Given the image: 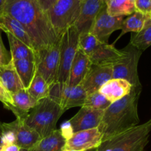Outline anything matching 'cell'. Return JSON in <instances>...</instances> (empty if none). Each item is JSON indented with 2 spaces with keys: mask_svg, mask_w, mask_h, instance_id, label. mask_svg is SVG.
<instances>
[{
  "mask_svg": "<svg viewBox=\"0 0 151 151\" xmlns=\"http://www.w3.org/2000/svg\"><path fill=\"white\" fill-rule=\"evenodd\" d=\"M4 13L17 20L27 32L35 51L54 45L60 36L37 0H6Z\"/></svg>",
  "mask_w": 151,
  "mask_h": 151,
  "instance_id": "cell-1",
  "label": "cell"
},
{
  "mask_svg": "<svg viewBox=\"0 0 151 151\" xmlns=\"http://www.w3.org/2000/svg\"><path fill=\"white\" fill-rule=\"evenodd\" d=\"M141 91L142 88L133 87L129 94L111 103L104 111L97 128L103 142L139 125L138 102Z\"/></svg>",
  "mask_w": 151,
  "mask_h": 151,
  "instance_id": "cell-2",
  "label": "cell"
},
{
  "mask_svg": "<svg viewBox=\"0 0 151 151\" xmlns=\"http://www.w3.org/2000/svg\"><path fill=\"white\" fill-rule=\"evenodd\" d=\"M64 111L60 105L47 97L38 100L28 113L24 123L44 138L56 130V124Z\"/></svg>",
  "mask_w": 151,
  "mask_h": 151,
  "instance_id": "cell-3",
  "label": "cell"
},
{
  "mask_svg": "<svg viewBox=\"0 0 151 151\" xmlns=\"http://www.w3.org/2000/svg\"><path fill=\"white\" fill-rule=\"evenodd\" d=\"M151 133V118L102 142L96 151H145Z\"/></svg>",
  "mask_w": 151,
  "mask_h": 151,
  "instance_id": "cell-4",
  "label": "cell"
},
{
  "mask_svg": "<svg viewBox=\"0 0 151 151\" xmlns=\"http://www.w3.org/2000/svg\"><path fill=\"white\" fill-rule=\"evenodd\" d=\"M79 48L88 56L91 64L97 66H112L122 55V50L114 44L100 42L91 32L80 34Z\"/></svg>",
  "mask_w": 151,
  "mask_h": 151,
  "instance_id": "cell-5",
  "label": "cell"
},
{
  "mask_svg": "<svg viewBox=\"0 0 151 151\" xmlns=\"http://www.w3.org/2000/svg\"><path fill=\"white\" fill-rule=\"evenodd\" d=\"M121 50L122 57L112 65V78L125 80L134 88H142L138 74V64L143 52L130 43Z\"/></svg>",
  "mask_w": 151,
  "mask_h": 151,
  "instance_id": "cell-6",
  "label": "cell"
},
{
  "mask_svg": "<svg viewBox=\"0 0 151 151\" xmlns=\"http://www.w3.org/2000/svg\"><path fill=\"white\" fill-rule=\"evenodd\" d=\"M79 36L75 25L68 27L61 34L57 83H65L67 81L72 61L79 48Z\"/></svg>",
  "mask_w": 151,
  "mask_h": 151,
  "instance_id": "cell-7",
  "label": "cell"
},
{
  "mask_svg": "<svg viewBox=\"0 0 151 151\" xmlns=\"http://www.w3.org/2000/svg\"><path fill=\"white\" fill-rule=\"evenodd\" d=\"M79 0H57L47 11L53 28L59 35L74 25L81 13Z\"/></svg>",
  "mask_w": 151,
  "mask_h": 151,
  "instance_id": "cell-8",
  "label": "cell"
},
{
  "mask_svg": "<svg viewBox=\"0 0 151 151\" xmlns=\"http://www.w3.org/2000/svg\"><path fill=\"white\" fill-rule=\"evenodd\" d=\"M103 113V110L83 106L73 117L61 125L60 132L66 140L76 132L98 128Z\"/></svg>",
  "mask_w": 151,
  "mask_h": 151,
  "instance_id": "cell-9",
  "label": "cell"
},
{
  "mask_svg": "<svg viewBox=\"0 0 151 151\" xmlns=\"http://www.w3.org/2000/svg\"><path fill=\"white\" fill-rule=\"evenodd\" d=\"M60 40L54 45L35 51L36 72L44 78L50 86L57 83L60 55Z\"/></svg>",
  "mask_w": 151,
  "mask_h": 151,
  "instance_id": "cell-10",
  "label": "cell"
},
{
  "mask_svg": "<svg viewBox=\"0 0 151 151\" xmlns=\"http://www.w3.org/2000/svg\"><path fill=\"white\" fill-rule=\"evenodd\" d=\"M86 95L87 93L81 85L71 86L66 83H56L50 86L49 97L66 111L72 108L83 107Z\"/></svg>",
  "mask_w": 151,
  "mask_h": 151,
  "instance_id": "cell-11",
  "label": "cell"
},
{
  "mask_svg": "<svg viewBox=\"0 0 151 151\" xmlns=\"http://www.w3.org/2000/svg\"><path fill=\"white\" fill-rule=\"evenodd\" d=\"M125 16H111L107 13L106 5L96 17L91 33L100 42L109 44V37L114 31L121 29Z\"/></svg>",
  "mask_w": 151,
  "mask_h": 151,
  "instance_id": "cell-12",
  "label": "cell"
},
{
  "mask_svg": "<svg viewBox=\"0 0 151 151\" xmlns=\"http://www.w3.org/2000/svg\"><path fill=\"white\" fill-rule=\"evenodd\" d=\"M103 142V136L98 128L79 131L66 140L64 149L76 151H87L97 149Z\"/></svg>",
  "mask_w": 151,
  "mask_h": 151,
  "instance_id": "cell-13",
  "label": "cell"
},
{
  "mask_svg": "<svg viewBox=\"0 0 151 151\" xmlns=\"http://www.w3.org/2000/svg\"><path fill=\"white\" fill-rule=\"evenodd\" d=\"M106 5L103 0H86L81 3V13L74 24L79 34L91 32L96 17Z\"/></svg>",
  "mask_w": 151,
  "mask_h": 151,
  "instance_id": "cell-14",
  "label": "cell"
},
{
  "mask_svg": "<svg viewBox=\"0 0 151 151\" xmlns=\"http://www.w3.org/2000/svg\"><path fill=\"white\" fill-rule=\"evenodd\" d=\"M112 66H97L91 64L89 70L80 85L87 94H91L99 89L111 79H112Z\"/></svg>",
  "mask_w": 151,
  "mask_h": 151,
  "instance_id": "cell-15",
  "label": "cell"
},
{
  "mask_svg": "<svg viewBox=\"0 0 151 151\" xmlns=\"http://www.w3.org/2000/svg\"><path fill=\"white\" fill-rule=\"evenodd\" d=\"M9 124L16 136V145L22 151L29 150L41 139L38 133L27 126L22 119H16L13 122H9Z\"/></svg>",
  "mask_w": 151,
  "mask_h": 151,
  "instance_id": "cell-16",
  "label": "cell"
},
{
  "mask_svg": "<svg viewBox=\"0 0 151 151\" xmlns=\"http://www.w3.org/2000/svg\"><path fill=\"white\" fill-rule=\"evenodd\" d=\"M91 66V63L88 56L81 49L78 48L72 61L69 78L66 83L71 86L80 85L89 70Z\"/></svg>",
  "mask_w": 151,
  "mask_h": 151,
  "instance_id": "cell-17",
  "label": "cell"
},
{
  "mask_svg": "<svg viewBox=\"0 0 151 151\" xmlns=\"http://www.w3.org/2000/svg\"><path fill=\"white\" fill-rule=\"evenodd\" d=\"M132 88V85L125 80L112 78L106 82L98 91L111 103H113L129 94Z\"/></svg>",
  "mask_w": 151,
  "mask_h": 151,
  "instance_id": "cell-18",
  "label": "cell"
},
{
  "mask_svg": "<svg viewBox=\"0 0 151 151\" xmlns=\"http://www.w3.org/2000/svg\"><path fill=\"white\" fill-rule=\"evenodd\" d=\"M12 97L13 106L10 108V111L14 114L16 119L24 121L28 113L35 107L38 100L32 97L25 88L12 94Z\"/></svg>",
  "mask_w": 151,
  "mask_h": 151,
  "instance_id": "cell-19",
  "label": "cell"
},
{
  "mask_svg": "<svg viewBox=\"0 0 151 151\" xmlns=\"http://www.w3.org/2000/svg\"><path fill=\"white\" fill-rule=\"evenodd\" d=\"M0 29L6 32V34H11L19 41L35 50L32 40L25 28L17 20L12 18L11 16L5 13H3L0 16Z\"/></svg>",
  "mask_w": 151,
  "mask_h": 151,
  "instance_id": "cell-20",
  "label": "cell"
},
{
  "mask_svg": "<svg viewBox=\"0 0 151 151\" xmlns=\"http://www.w3.org/2000/svg\"><path fill=\"white\" fill-rule=\"evenodd\" d=\"M66 139L60 130L56 129L47 137L38 140L31 148L26 151H63Z\"/></svg>",
  "mask_w": 151,
  "mask_h": 151,
  "instance_id": "cell-21",
  "label": "cell"
},
{
  "mask_svg": "<svg viewBox=\"0 0 151 151\" xmlns=\"http://www.w3.org/2000/svg\"><path fill=\"white\" fill-rule=\"evenodd\" d=\"M0 82L11 94L24 88L13 66L12 60L8 64L0 66Z\"/></svg>",
  "mask_w": 151,
  "mask_h": 151,
  "instance_id": "cell-22",
  "label": "cell"
},
{
  "mask_svg": "<svg viewBox=\"0 0 151 151\" xmlns=\"http://www.w3.org/2000/svg\"><path fill=\"white\" fill-rule=\"evenodd\" d=\"M13 66L25 89H27L36 72L35 60L21 59L13 60Z\"/></svg>",
  "mask_w": 151,
  "mask_h": 151,
  "instance_id": "cell-23",
  "label": "cell"
},
{
  "mask_svg": "<svg viewBox=\"0 0 151 151\" xmlns=\"http://www.w3.org/2000/svg\"><path fill=\"white\" fill-rule=\"evenodd\" d=\"M7 35L9 44H10V53L11 55L12 60H21V59H29V60H35V50L19 41L18 38L12 35L11 34L7 33Z\"/></svg>",
  "mask_w": 151,
  "mask_h": 151,
  "instance_id": "cell-24",
  "label": "cell"
},
{
  "mask_svg": "<svg viewBox=\"0 0 151 151\" xmlns=\"http://www.w3.org/2000/svg\"><path fill=\"white\" fill-rule=\"evenodd\" d=\"M148 19V14H144L141 12L136 10L134 13L124 19L122 28H121L122 32L116 40L119 39L120 37H122L127 32H132L137 33V32H140L145 26Z\"/></svg>",
  "mask_w": 151,
  "mask_h": 151,
  "instance_id": "cell-25",
  "label": "cell"
},
{
  "mask_svg": "<svg viewBox=\"0 0 151 151\" xmlns=\"http://www.w3.org/2000/svg\"><path fill=\"white\" fill-rule=\"evenodd\" d=\"M106 4L107 13L111 16H128L137 10L133 0H108Z\"/></svg>",
  "mask_w": 151,
  "mask_h": 151,
  "instance_id": "cell-26",
  "label": "cell"
},
{
  "mask_svg": "<svg viewBox=\"0 0 151 151\" xmlns=\"http://www.w3.org/2000/svg\"><path fill=\"white\" fill-rule=\"evenodd\" d=\"M50 86L41 75L35 72V76L27 88V91L36 100H42L49 97Z\"/></svg>",
  "mask_w": 151,
  "mask_h": 151,
  "instance_id": "cell-27",
  "label": "cell"
},
{
  "mask_svg": "<svg viewBox=\"0 0 151 151\" xmlns=\"http://www.w3.org/2000/svg\"><path fill=\"white\" fill-rule=\"evenodd\" d=\"M149 17V16H148ZM130 44L144 52L151 46V21L148 19L145 26L140 32L132 34Z\"/></svg>",
  "mask_w": 151,
  "mask_h": 151,
  "instance_id": "cell-28",
  "label": "cell"
},
{
  "mask_svg": "<svg viewBox=\"0 0 151 151\" xmlns=\"http://www.w3.org/2000/svg\"><path fill=\"white\" fill-rule=\"evenodd\" d=\"M111 103L99 91H95L86 95L83 106L105 111Z\"/></svg>",
  "mask_w": 151,
  "mask_h": 151,
  "instance_id": "cell-29",
  "label": "cell"
},
{
  "mask_svg": "<svg viewBox=\"0 0 151 151\" xmlns=\"http://www.w3.org/2000/svg\"><path fill=\"white\" fill-rule=\"evenodd\" d=\"M0 102H1L4 105V107L8 110H10V108L13 106L12 94L4 88L1 82H0Z\"/></svg>",
  "mask_w": 151,
  "mask_h": 151,
  "instance_id": "cell-30",
  "label": "cell"
},
{
  "mask_svg": "<svg viewBox=\"0 0 151 151\" xmlns=\"http://www.w3.org/2000/svg\"><path fill=\"white\" fill-rule=\"evenodd\" d=\"M1 29H0V66L7 65L11 61V55L7 50L3 44L2 38L1 36Z\"/></svg>",
  "mask_w": 151,
  "mask_h": 151,
  "instance_id": "cell-31",
  "label": "cell"
},
{
  "mask_svg": "<svg viewBox=\"0 0 151 151\" xmlns=\"http://www.w3.org/2000/svg\"><path fill=\"white\" fill-rule=\"evenodd\" d=\"M135 7L137 11L149 14L151 12L150 0H135Z\"/></svg>",
  "mask_w": 151,
  "mask_h": 151,
  "instance_id": "cell-32",
  "label": "cell"
},
{
  "mask_svg": "<svg viewBox=\"0 0 151 151\" xmlns=\"http://www.w3.org/2000/svg\"><path fill=\"white\" fill-rule=\"evenodd\" d=\"M0 151H22L16 144L0 143Z\"/></svg>",
  "mask_w": 151,
  "mask_h": 151,
  "instance_id": "cell-33",
  "label": "cell"
},
{
  "mask_svg": "<svg viewBox=\"0 0 151 151\" xmlns=\"http://www.w3.org/2000/svg\"><path fill=\"white\" fill-rule=\"evenodd\" d=\"M57 0H37L41 8L45 12H47L54 4V3Z\"/></svg>",
  "mask_w": 151,
  "mask_h": 151,
  "instance_id": "cell-34",
  "label": "cell"
},
{
  "mask_svg": "<svg viewBox=\"0 0 151 151\" xmlns=\"http://www.w3.org/2000/svg\"><path fill=\"white\" fill-rule=\"evenodd\" d=\"M5 2H6V0H0V16L4 13Z\"/></svg>",
  "mask_w": 151,
  "mask_h": 151,
  "instance_id": "cell-35",
  "label": "cell"
},
{
  "mask_svg": "<svg viewBox=\"0 0 151 151\" xmlns=\"http://www.w3.org/2000/svg\"><path fill=\"white\" fill-rule=\"evenodd\" d=\"M63 151H76V150H67V149H63Z\"/></svg>",
  "mask_w": 151,
  "mask_h": 151,
  "instance_id": "cell-36",
  "label": "cell"
},
{
  "mask_svg": "<svg viewBox=\"0 0 151 151\" xmlns=\"http://www.w3.org/2000/svg\"><path fill=\"white\" fill-rule=\"evenodd\" d=\"M148 16H149V19L151 21V12L148 14Z\"/></svg>",
  "mask_w": 151,
  "mask_h": 151,
  "instance_id": "cell-37",
  "label": "cell"
},
{
  "mask_svg": "<svg viewBox=\"0 0 151 151\" xmlns=\"http://www.w3.org/2000/svg\"><path fill=\"white\" fill-rule=\"evenodd\" d=\"M80 1H81V3H82V2H83L84 1H86V0H79Z\"/></svg>",
  "mask_w": 151,
  "mask_h": 151,
  "instance_id": "cell-38",
  "label": "cell"
},
{
  "mask_svg": "<svg viewBox=\"0 0 151 151\" xmlns=\"http://www.w3.org/2000/svg\"><path fill=\"white\" fill-rule=\"evenodd\" d=\"M103 1H108V0H103Z\"/></svg>",
  "mask_w": 151,
  "mask_h": 151,
  "instance_id": "cell-39",
  "label": "cell"
},
{
  "mask_svg": "<svg viewBox=\"0 0 151 151\" xmlns=\"http://www.w3.org/2000/svg\"><path fill=\"white\" fill-rule=\"evenodd\" d=\"M133 1H134V2H135V0H133Z\"/></svg>",
  "mask_w": 151,
  "mask_h": 151,
  "instance_id": "cell-40",
  "label": "cell"
},
{
  "mask_svg": "<svg viewBox=\"0 0 151 151\" xmlns=\"http://www.w3.org/2000/svg\"><path fill=\"white\" fill-rule=\"evenodd\" d=\"M150 4H151V0H150Z\"/></svg>",
  "mask_w": 151,
  "mask_h": 151,
  "instance_id": "cell-41",
  "label": "cell"
}]
</instances>
